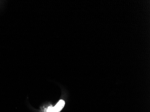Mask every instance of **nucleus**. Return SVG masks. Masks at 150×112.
Instances as JSON below:
<instances>
[{"mask_svg": "<svg viewBox=\"0 0 150 112\" xmlns=\"http://www.w3.org/2000/svg\"><path fill=\"white\" fill-rule=\"evenodd\" d=\"M64 101L62 99H61L58 102L56 105L53 107L52 112H60L62 109L65 105Z\"/></svg>", "mask_w": 150, "mask_h": 112, "instance_id": "f257e3e1", "label": "nucleus"}, {"mask_svg": "<svg viewBox=\"0 0 150 112\" xmlns=\"http://www.w3.org/2000/svg\"><path fill=\"white\" fill-rule=\"evenodd\" d=\"M52 108H53V107L50 106V107L48 108V109H47V112H52Z\"/></svg>", "mask_w": 150, "mask_h": 112, "instance_id": "f03ea898", "label": "nucleus"}]
</instances>
